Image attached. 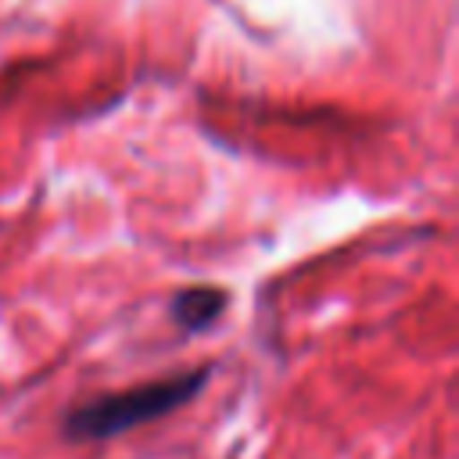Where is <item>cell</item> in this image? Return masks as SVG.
<instances>
[{"label": "cell", "mask_w": 459, "mask_h": 459, "mask_svg": "<svg viewBox=\"0 0 459 459\" xmlns=\"http://www.w3.org/2000/svg\"><path fill=\"white\" fill-rule=\"evenodd\" d=\"M204 384L201 369H190L183 377H165V380H151L129 391H115L104 398H93L86 405H79L75 412H68L65 420V434L72 441H108L115 434H126L140 423L161 420L165 412L179 409L183 402H190Z\"/></svg>", "instance_id": "6da1fadb"}, {"label": "cell", "mask_w": 459, "mask_h": 459, "mask_svg": "<svg viewBox=\"0 0 459 459\" xmlns=\"http://www.w3.org/2000/svg\"><path fill=\"white\" fill-rule=\"evenodd\" d=\"M226 308V294L219 287H186L172 301V319L186 330H201L215 323V316Z\"/></svg>", "instance_id": "7a4b0ae2"}]
</instances>
